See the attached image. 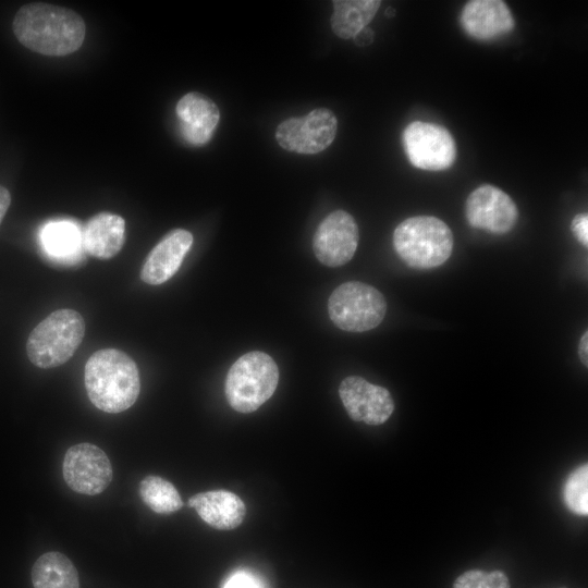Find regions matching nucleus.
<instances>
[{
	"label": "nucleus",
	"instance_id": "obj_1",
	"mask_svg": "<svg viewBox=\"0 0 588 588\" xmlns=\"http://www.w3.org/2000/svg\"><path fill=\"white\" fill-rule=\"evenodd\" d=\"M16 39L27 49L49 57H62L78 50L86 26L75 11L45 2L22 5L12 22Z\"/></svg>",
	"mask_w": 588,
	"mask_h": 588
},
{
	"label": "nucleus",
	"instance_id": "obj_2",
	"mask_svg": "<svg viewBox=\"0 0 588 588\" xmlns=\"http://www.w3.org/2000/svg\"><path fill=\"white\" fill-rule=\"evenodd\" d=\"M84 382L90 402L110 414L130 408L140 391L135 362L117 348H103L90 355L84 369Z\"/></svg>",
	"mask_w": 588,
	"mask_h": 588
},
{
	"label": "nucleus",
	"instance_id": "obj_3",
	"mask_svg": "<svg viewBox=\"0 0 588 588\" xmlns=\"http://www.w3.org/2000/svg\"><path fill=\"white\" fill-rule=\"evenodd\" d=\"M453 234L441 219L415 216L402 221L393 232V246L411 268L426 270L443 265L453 252Z\"/></svg>",
	"mask_w": 588,
	"mask_h": 588
},
{
	"label": "nucleus",
	"instance_id": "obj_4",
	"mask_svg": "<svg viewBox=\"0 0 588 588\" xmlns=\"http://www.w3.org/2000/svg\"><path fill=\"white\" fill-rule=\"evenodd\" d=\"M279 369L273 358L259 351L238 357L230 367L224 392L230 406L248 414L258 409L274 393Z\"/></svg>",
	"mask_w": 588,
	"mask_h": 588
},
{
	"label": "nucleus",
	"instance_id": "obj_5",
	"mask_svg": "<svg viewBox=\"0 0 588 588\" xmlns=\"http://www.w3.org/2000/svg\"><path fill=\"white\" fill-rule=\"evenodd\" d=\"M85 322L73 309H58L39 322L26 342L30 363L39 368H54L66 363L81 345Z\"/></svg>",
	"mask_w": 588,
	"mask_h": 588
},
{
	"label": "nucleus",
	"instance_id": "obj_6",
	"mask_svg": "<svg viewBox=\"0 0 588 588\" xmlns=\"http://www.w3.org/2000/svg\"><path fill=\"white\" fill-rule=\"evenodd\" d=\"M331 321L347 332H364L379 326L387 313L384 296L376 287L350 281L339 285L329 296Z\"/></svg>",
	"mask_w": 588,
	"mask_h": 588
},
{
	"label": "nucleus",
	"instance_id": "obj_7",
	"mask_svg": "<svg viewBox=\"0 0 588 588\" xmlns=\"http://www.w3.org/2000/svg\"><path fill=\"white\" fill-rule=\"evenodd\" d=\"M402 142L407 159L418 169L441 171L454 163V138L439 124L414 121L404 128Z\"/></svg>",
	"mask_w": 588,
	"mask_h": 588
},
{
	"label": "nucleus",
	"instance_id": "obj_8",
	"mask_svg": "<svg viewBox=\"0 0 588 588\" xmlns=\"http://www.w3.org/2000/svg\"><path fill=\"white\" fill-rule=\"evenodd\" d=\"M338 120L327 108H318L306 115L290 118L275 131L278 144L297 154H317L328 148L335 138Z\"/></svg>",
	"mask_w": 588,
	"mask_h": 588
},
{
	"label": "nucleus",
	"instance_id": "obj_9",
	"mask_svg": "<svg viewBox=\"0 0 588 588\" xmlns=\"http://www.w3.org/2000/svg\"><path fill=\"white\" fill-rule=\"evenodd\" d=\"M63 478L75 492L96 495L112 480V467L106 453L91 443H78L65 452Z\"/></svg>",
	"mask_w": 588,
	"mask_h": 588
},
{
	"label": "nucleus",
	"instance_id": "obj_10",
	"mask_svg": "<svg viewBox=\"0 0 588 588\" xmlns=\"http://www.w3.org/2000/svg\"><path fill=\"white\" fill-rule=\"evenodd\" d=\"M358 238L355 219L344 210H335L318 225L313 238V250L322 265L341 267L355 255Z\"/></svg>",
	"mask_w": 588,
	"mask_h": 588
},
{
	"label": "nucleus",
	"instance_id": "obj_11",
	"mask_svg": "<svg viewBox=\"0 0 588 588\" xmlns=\"http://www.w3.org/2000/svg\"><path fill=\"white\" fill-rule=\"evenodd\" d=\"M467 222L492 234L510 232L518 217L514 200L499 187L485 184L475 188L465 205Z\"/></svg>",
	"mask_w": 588,
	"mask_h": 588
},
{
	"label": "nucleus",
	"instance_id": "obj_12",
	"mask_svg": "<svg viewBox=\"0 0 588 588\" xmlns=\"http://www.w3.org/2000/svg\"><path fill=\"white\" fill-rule=\"evenodd\" d=\"M339 395L348 416L370 426L385 422L394 411L391 393L359 376H348L339 387Z\"/></svg>",
	"mask_w": 588,
	"mask_h": 588
},
{
	"label": "nucleus",
	"instance_id": "obj_13",
	"mask_svg": "<svg viewBox=\"0 0 588 588\" xmlns=\"http://www.w3.org/2000/svg\"><path fill=\"white\" fill-rule=\"evenodd\" d=\"M193 235L184 229L168 232L149 252L140 270V279L150 285H159L171 279L188 253Z\"/></svg>",
	"mask_w": 588,
	"mask_h": 588
},
{
	"label": "nucleus",
	"instance_id": "obj_14",
	"mask_svg": "<svg viewBox=\"0 0 588 588\" xmlns=\"http://www.w3.org/2000/svg\"><path fill=\"white\" fill-rule=\"evenodd\" d=\"M176 115L182 137L193 146L207 144L219 123L218 106L207 96L192 91L176 103Z\"/></svg>",
	"mask_w": 588,
	"mask_h": 588
},
{
	"label": "nucleus",
	"instance_id": "obj_15",
	"mask_svg": "<svg viewBox=\"0 0 588 588\" xmlns=\"http://www.w3.org/2000/svg\"><path fill=\"white\" fill-rule=\"evenodd\" d=\"M461 25L470 37L491 40L513 30L515 21L501 0H471L462 10Z\"/></svg>",
	"mask_w": 588,
	"mask_h": 588
},
{
	"label": "nucleus",
	"instance_id": "obj_16",
	"mask_svg": "<svg viewBox=\"0 0 588 588\" xmlns=\"http://www.w3.org/2000/svg\"><path fill=\"white\" fill-rule=\"evenodd\" d=\"M200 518L219 530L238 527L245 517L246 506L235 493L226 490L200 492L188 500Z\"/></svg>",
	"mask_w": 588,
	"mask_h": 588
},
{
	"label": "nucleus",
	"instance_id": "obj_17",
	"mask_svg": "<svg viewBox=\"0 0 588 588\" xmlns=\"http://www.w3.org/2000/svg\"><path fill=\"white\" fill-rule=\"evenodd\" d=\"M83 248L98 259H110L123 247L125 242V221L115 213L99 212L84 226Z\"/></svg>",
	"mask_w": 588,
	"mask_h": 588
},
{
	"label": "nucleus",
	"instance_id": "obj_18",
	"mask_svg": "<svg viewBox=\"0 0 588 588\" xmlns=\"http://www.w3.org/2000/svg\"><path fill=\"white\" fill-rule=\"evenodd\" d=\"M40 242L47 256L62 264L82 260L83 233L73 221L48 222L40 232Z\"/></svg>",
	"mask_w": 588,
	"mask_h": 588
},
{
	"label": "nucleus",
	"instance_id": "obj_19",
	"mask_svg": "<svg viewBox=\"0 0 588 588\" xmlns=\"http://www.w3.org/2000/svg\"><path fill=\"white\" fill-rule=\"evenodd\" d=\"M34 588H79L78 573L71 560L60 552L40 555L32 567Z\"/></svg>",
	"mask_w": 588,
	"mask_h": 588
},
{
	"label": "nucleus",
	"instance_id": "obj_20",
	"mask_svg": "<svg viewBox=\"0 0 588 588\" xmlns=\"http://www.w3.org/2000/svg\"><path fill=\"white\" fill-rule=\"evenodd\" d=\"M379 0H335L331 15L333 33L342 38H353L358 32L367 27L379 10Z\"/></svg>",
	"mask_w": 588,
	"mask_h": 588
},
{
	"label": "nucleus",
	"instance_id": "obj_21",
	"mask_svg": "<svg viewBox=\"0 0 588 588\" xmlns=\"http://www.w3.org/2000/svg\"><path fill=\"white\" fill-rule=\"evenodd\" d=\"M138 491L143 502L155 513L170 514L183 506L176 488L162 477H145L139 482Z\"/></svg>",
	"mask_w": 588,
	"mask_h": 588
},
{
	"label": "nucleus",
	"instance_id": "obj_22",
	"mask_svg": "<svg viewBox=\"0 0 588 588\" xmlns=\"http://www.w3.org/2000/svg\"><path fill=\"white\" fill-rule=\"evenodd\" d=\"M564 500L575 514H588V466L580 465L568 476L564 487Z\"/></svg>",
	"mask_w": 588,
	"mask_h": 588
},
{
	"label": "nucleus",
	"instance_id": "obj_23",
	"mask_svg": "<svg viewBox=\"0 0 588 588\" xmlns=\"http://www.w3.org/2000/svg\"><path fill=\"white\" fill-rule=\"evenodd\" d=\"M453 588H511V584L502 571L469 569L454 580Z\"/></svg>",
	"mask_w": 588,
	"mask_h": 588
},
{
	"label": "nucleus",
	"instance_id": "obj_24",
	"mask_svg": "<svg viewBox=\"0 0 588 588\" xmlns=\"http://www.w3.org/2000/svg\"><path fill=\"white\" fill-rule=\"evenodd\" d=\"M571 230L576 240L587 247L588 245V216L587 213L576 215L571 223Z\"/></svg>",
	"mask_w": 588,
	"mask_h": 588
},
{
	"label": "nucleus",
	"instance_id": "obj_25",
	"mask_svg": "<svg viewBox=\"0 0 588 588\" xmlns=\"http://www.w3.org/2000/svg\"><path fill=\"white\" fill-rule=\"evenodd\" d=\"M223 588H264V586L247 573H236L230 577Z\"/></svg>",
	"mask_w": 588,
	"mask_h": 588
},
{
	"label": "nucleus",
	"instance_id": "obj_26",
	"mask_svg": "<svg viewBox=\"0 0 588 588\" xmlns=\"http://www.w3.org/2000/svg\"><path fill=\"white\" fill-rule=\"evenodd\" d=\"M375 34L368 26L358 32L354 37V44L358 47L369 46L373 41Z\"/></svg>",
	"mask_w": 588,
	"mask_h": 588
},
{
	"label": "nucleus",
	"instance_id": "obj_27",
	"mask_svg": "<svg viewBox=\"0 0 588 588\" xmlns=\"http://www.w3.org/2000/svg\"><path fill=\"white\" fill-rule=\"evenodd\" d=\"M11 205L10 192L2 185H0V224Z\"/></svg>",
	"mask_w": 588,
	"mask_h": 588
},
{
	"label": "nucleus",
	"instance_id": "obj_28",
	"mask_svg": "<svg viewBox=\"0 0 588 588\" xmlns=\"http://www.w3.org/2000/svg\"><path fill=\"white\" fill-rule=\"evenodd\" d=\"M578 354L581 363L588 366V331H585L578 345Z\"/></svg>",
	"mask_w": 588,
	"mask_h": 588
},
{
	"label": "nucleus",
	"instance_id": "obj_29",
	"mask_svg": "<svg viewBox=\"0 0 588 588\" xmlns=\"http://www.w3.org/2000/svg\"><path fill=\"white\" fill-rule=\"evenodd\" d=\"M385 15H387L388 17L394 16V15H395V10H394L393 8H388V9L385 10Z\"/></svg>",
	"mask_w": 588,
	"mask_h": 588
}]
</instances>
